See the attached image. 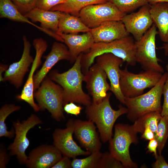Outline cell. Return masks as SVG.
I'll return each instance as SVG.
<instances>
[{
    "label": "cell",
    "mask_w": 168,
    "mask_h": 168,
    "mask_svg": "<svg viewBox=\"0 0 168 168\" xmlns=\"http://www.w3.org/2000/svg\"><path fill=\"white\" fill-rule=\"evenodd\" d=\"M82 54L78 56L74 65L68 71L60 73L54 70L49 73V77L63 89V105L73 102L86 106L92 102L90 96L82 88L84 74L82 71L81 61Z\"/></svg>",
    "instance_id": "obj_1"
},
{
    "label": "cell",
    "mask_w": 168,
    "mask_h": 168,
    "mask_svg": "<svg viewBox=\"0 0 168 168\" xmlns=\"http://www.w3.org/2000/svg\"><path fill=\"white\" fill-rule=\"evenodd\" d=\"M107 53L120 58L128 65L134 66L137 63L135 41L129 35L110 42L95 43L86 54H82L81 63L83 73L89 69L97 57Z\"/></svg>",
    "instance_id": "obj_2"
},
{
    "label": "cell",
    "mask_w": 168,
    "mask_h": 168,
    "mask_svg": "<svg viewBox=\"0 0 168 168\" xmlns=\"http://www.w3.org/2000/svg\"><path fill=\"white\" fill-rule=\"evenodd\" d=\"M111 95V92L107 93L106 96L99 104L92 102L86 106L85 111L87 118L96 125L103 143L109 141L112 138L113 127L118 118L128 113L127 108L121 105L117 110L112 108L110 101Z\"/></svg>",
    "instance_id": "obj_3"
},
{
    "label": "cell",
    "mask_w": 168,
    "mask_h": 168,
    "mask_svg": "<svg viewBox=\"0 0 168 168\" xmlns=\"http://www.w3.org/2000/svg\"><path fill=\"white\" fill-rule=\"evenodd\" d=\"M167 73H163L159 82L147 92L133 97L125 98L127 118L134 121L141 116L152 112H161V99Z\"/></svg>",
    "instance_id": "obj_4"
},
{
    "label": "cell",
    "mask_w": 168,
    "mask_h": 168,
    "mask_svg": "<svg viewBox=\"0 0 168 168\" xmlns=\"http://www.w3.org/2000/svg\"><path fill=\"white\" fill-rule=\"evenodd\" d=\"M34 97L41 110L46 109L56 121L65 119L63 90L61 87L46 76L34 92Z\"/></svg>",
    "instance_id": "obj_5"
},
{
    "label": "cell",
    "mask_w": 168,
    "mask_h": 168,
    "mask_svg": "<svg viewBox=\"0 0 168 168\" xmlns=\"http://www.w3.org/2000/svg\"><path fill=\"white\" fill-rule=\"evenodd\" d=\"M137 133L132 125L118 123L114 126V136L109 141L110 152L122 164L124 168H136L137 165L131 159L129 147L138 143Z\"/></svg>",
    "instance_id": "obj_6"
},
{
    "label": "cell",
    "mask_w": 168,
    "mask_h": 168,
    "mask_svg": "<svg viewBox=\"0 0 168 168\" xmlns=\"http://www.w3.org/2000/svg\"><path fill=\"white\" fill-rule=\"evenodd\" d=\"M145 70L135 73L129 71L127 67L120 69V86L125 97H133L143 94L146 89L154 86L163 74L155 71Z\"/></svg>",
    "instance_id": "obj_7"
},
{
    "label": "cell",
    "mask_w": 168,
    "mask_h": 168,
    "mask_svg": "<svg viewBox=\"0 0 168 168\" xmlns=\"http://www.w3.org/2000/svg\"><path fill=\"white\" fill-rule=\"evenodd\" d=\"M153 24L139 40L135 41V58L145 70H152L163 73L164 70L159 63L156 50V38L158 34Z\"/></svg>",
    "instance_id": "obj_8"
},
{
    "label": "cell",
    "mask_w": 168,
    "mask_h": 168,
    "mask_svg": "<svg viewBox=\"0 0 168 168\" xmlns=\"http://www.w3.org/2000/svg\"><path fill=\"white\" fill-rule=\"evenodd\" d=\"M126 14L108 1L86 6L81 11L78 17L86 26L91 29L106 21H121Z\"/></svg>",
    "instance_id": "obj_9"
},
{
    "label": "cell",
    "mask_w": 168,
    "mask_h": 168,
    "mask_svg": "<svg viewBox=\"0 0 168 168\" xmlns=\"http://www.w3.org/2000/svg\"><path fill=\"white\" fill-rule=\"evenodd\" d=\"M42 120L37 115L32 114L27 119L21 122L19 120L13 122L15 136L13 142L8 147L10 155L16 156L18 162L25 164L28 156L26 151L30 144L27 137L29 131L35 126L41 124Z\"/></svg>",
    "instance_id": "obj_10"
},
{
    "label": "cell",
    "mask_w": 168,
    "mask_h": 168,
    "mask_svg": "<svg viewBox=\"0 0 168 168\" xmlns=\"http://www.w3.org/2000/svg\"><path fill=\"white\" fill-rule=\"evenodd\" d=\"M74 119H69L65 128H56L53 134V145L63 156L73 159L79 156H87L91 153L82 149L74 141Z\"/></svg>",
    "instance_id": "obj_11"
},
{
    "label": "cell",
    "mask_w": 168,
    "mask_h": 168,
    "mask_svg": "<svg viewBox=\"0 0 168 168\" xmlns=\"http://www.w3.org/2000/svg\"><path fill=\"white\" fill-rule=\"evenodd\" d=\"M33 45L35 50V56L21 92L16 96V98L19 100L26 102L35 111L38 112L41 109L38 105L35 103L34 99V74L41 63V58L47 49L48 44L45 40L40 38L35 39L33 41Z\"/></svg>",
    "instance_id": "obj_12"
},
{
    "label": "cell",
    "mask_w": 168,
    "mask_h": 168,
    "mask_svg": "<svg viewBox=\"0 0 168 168\" xmlns=\"http://www.w3.org/2000/svg\"><path fill=\"white\" fill-rule=\"evenodd\" d=\"M97 63L105 72L110 83V91L116 98L124 105L125 97L120 90V67L124 62L120 58L110 53H105L96 58Z\"/></svg>",
    "instance_id": "obj_13"
},
{
    "label": "cell",
    "mask_w": 168,
    "mask_h": 168,
    "mask_svg": "<svg viewBox=\"0 0 168 168\" xmlns=\"http://www.w3.org/2000/svg\"><path fill=\"white\" fill-rule=\"evenodd\" d=\"M106 74L96 63L92 65L84 74L83 81L86 88L92 97L93 102L99 104L110 91V86L108 82Z\"/></svg>",
    "instance_id": "obj_14"
},
{
    "label": "cell",
    "mask_w": 168,
    "mask_h": 168,
    "mask_svg": "<svg viewBox=\"0 0 168 168\" xmlns=\"http://www.w3.org/2000/svg\"><path fill=\"white\" fill-rule=\"evenodd\" d=\"M150 8V5L148 3L137 12L126 14L121 20L127 31L136 41L140 40L153 24Z\"/></svg>",
    "instance_id": "obj_15"
},
{
    "label": "cell",
    "mask_w": 168,
    "mask_h": 168,
    "mask_svg": "<svg viewBox=\"0 0 168 168\" xmlns=\"http://www.w3.org/2000/svg\"><path fill=\"white\" fill-rule=\"evenodd\" d=\"M24 48L20 60L11 64L5 72L3 81H8L16 88H20L22 85L26 74L34 59L30 54L31 44L25 36H23Z\"/></svg>",
    "instance_id": "obj_16"
},
{
    "label": "cell",
    "mask_w": 168,
    "mask_h": 168,
    "mask_svg": "<svg viewBox=\"0 0 168 168\" xmlns=\"http://www.w3.org/2000/svg\"><path fill=\"white\" fill-rule=\"evenodd\" d=\"M74 134L81 146L91 153L100 151L101 143L96 127L92 121L74 120Z\"/></svg>",
    "instance_id": "obj_17"
},
{
    "label": "cell",
    "mask_w": 168,
    "mask_h": 168,
    "mask_svg": "<svg viewBox=\"0 0 168 168\" xmlns=\"http://www.w3.org/2000/svg\"><path fill=\"white\" fill-rule=\"evenodd\" d=\"M63 156L54 145L43 144L31 151L25 165L29 168H51Z\"/></svg>",
    "instance_id": "obj_18"
},
{
    "label": "cell",
    "mask_w": 168,
    "mask_h": 168,
    "mask_svg": "<svg viewBox=\"0 0 168 168\" xmlns=\"http://www.w3.org/2000/svg\"><path fill=\"white\" fill-rule=\"evenodd\" d=\"M45 57V60L42 67L34 76L35 91L39 88L47 74L55 64L61 60L70 61L71 60L70 54L67 46L57 42L53 44L50 52Z\"/></svg>",
    "instance_id": "obj_19"
},
{
    "label": "cell",
    "mask_w": 168,
    "mask_h": 168,
    "mask_svg": "<svg viewBox=\"0 0 168 168\" xmlns=\"http://www.w3.org/2000/svg\"><path fill=\"white\" fill-rule=\"evenodd\" d=\"M95 43H108L129 35L121 21L105 22L99 26L91 29Z\"/></svg>",
    "instance_id": "obj_20"
},
{
    "label": "cell",
    "mask_w": 168,
    "mask_h": 168,
    "mask_svg": "<svg viewBox=\"0 0 168 168\" xmlns=\"http://www.w3.org/2000/svg\"><path fill=\"white\" fill-rule=\"evenodd\" d=\"M68 47L71 55V63L75 62L78 56L82 52L88 51L95 41L91 32L79 35L59 33Z\"/></svg>",
    "instance_id": "obj_21"
},
{
    "label": "cell",
    "mask_w": 168,
    "mask_h": 168,
    "mask_svg": "<svg viewBox=\"0 0 168 168\" xmlns=\"http://www.w3.org/2000/svg\"><path fill=\"white\" fill-rule=\"evenodd\" d=\"M0 17L12 21L26 23L32 25L57 40H59L60 36L51 30L45 29L34 24L22 14L12 0H0Z\"/></svg>",
    "instance_id": "obj_22"
},
{
    "label": "cell",
    "mask_w": 168,
    "mask_h": 168,
    "mask_svg": "<svg viewBox=\"0 0 168 168\" xmlns=\"http://www.w3.org/2000/svg\"><path fill=\"white\" fill-rule=\"evenodd\" d=\"M61 13L58 11L46 10L35 7L24 15L32 22H40L42 28L57 34Z\"/></svg>",
    "instance_id": "obj_23"
},
{
    "label": "cell",
    "mask_w": 168,
    "mask_h": 168,
    "mask_svg": "<svg viewBox=\"0 0 168 168\" xmlns=\"http://www.w3.org/2000/svg\"><path fill=\"white\" fill-rule=\"evenodd\" d=\"M150 13L153 24L158 29L160 39L168 43V3L150 5Z\"/></svg>",
    "instance_id": "obj_24"
},
{
    "label": "cell",
    "mask_w": 168,
    "mask_h": 168,
    "mask_svg": "<svg viewBox=\"0 0 168 168\" xmlns=\"http://www.w3.org/2000/svg\"><path fill=\"white\" fill-rule=\"evenodd\" d=\"M90 30L78 17L62 12L57 34L59 33L77 34L79 32H90Z\"/></svg>",
    "instance_id": "obj_25"
},
{
    "label": "cell",
    "mask_w": 168,
    "mask_h": 168,
    "mask_svg": "<svg viewBox=\"0 0 168 168\" xmlns=\"http://www.w3.org/2000/svg\"><path fill=\"white\" fill-rule=\"evenodd\" d=\"M109 0H67L58 4L50 10L58 11L78 17L81 11L86 6L105 2Z\"/></svg>",
    "instance_id": "obj_26"
},
{
    "label": "cell",
    "mask_w": 168,
    "mask_h": 168,
    "mask_svg": "<svg viewBox=\"0 0 168 168\" xmlns=\"http://www.w3.org/2000/svg\"><path fill=\"white\" fill-rule=\"evenodd\" d=\"M161 117V112L156 111L146 114L134 121L133 127L137 132L142 133L146 128H150L154 133Z\"/></svg>",
    "instance_id": "obj_27"
},
{
    "label": "cell",
    "mask_w": 168,
    "mask_h": 168,
    "mask_svg": "<svg viewBox=\"0 0 168 168\" xmlns=\"http://www.w3.org/2000/svg\"><path fill=\"white\" fill-rule=\"evenodd\" d=\"M21 107L13 104H6L3 105L0 110V137H5L11 139L15 135L14 129L12 128L7 130L5 120L7 117L13 112L20 109Z\"/></svg>",
    "instance_id": "obj_28"
},
{
    "label": "cell",
    "mask_w": 168,
    "mask_h": 168,
    "mask_svg": "<svg viewBox=\"0 0 168 168\" xmlns=\"http://www.w3.org/2000/svg\"><path fill=\"white\" fill-rule=\"evenodd\" d=\"M102 153L100 151L91 153L85 158H73L72 161V168H97Z\"/></svg>",
    "instance_id": "obj_29"
},
{
    "label": "cell",
    "mask_w": 168,
    "mask_h": 168,
    "mask_svg": "<svg viewBox=\"0 0 168 168\" xmlns=\"http://www.w3.org/2000/svg\"><path fill=\"white\" fill-rule=\"evenodd\" d=\"M168 138V120L161 117L155 133V138L158 143L157 150L159 154H161Z\"/></svg>",
    "instance_id": "obj_30"
},
{
    "label": "cell",
    "mask_w": 168,
    "mask_h": 168,
    "mask_svg": "<svg viewBox=\"0 0 168 168\" xmlns=\"http://www.w3.org/2000/svg\"><path fill=\"white\" fill-rule=\"evenodd\" d=\"M109 1L121 12L126 14L148 4L147 0H109Z\"/></svg>",
    "instance_id": "obj_31"
},
{
    "label": "cell",
    "mask_w": 168,
    "mask_h": 168,
    "mask_svg": "<svg viewBox=\"0 0 168 168\" xmlns=\"http://www.w3.org/2000/svg\"><path fill=\"white\" fill-rule=\"evenodd\" d=\"M121 163L110 152L102 153L97 168H124Z\"/></svg>",
    "instance_id": "obj_32"
},
{
    "label": "cell",
    "mask_w": 168,
    "mask_h": 168,
    "mask_svg": "<svg viewBox=\"0 0 168 168\" xmlns=\"http://www.w3.org/2000/svg\"><path fill=\"white\" fill-rule=\"evenodd\" d=\"M19 11L23 14L36 7L37 0H12Z\"/></svg>",
    "instance_id": "obj_33"
},
{
    "label": "cell",
    "mask_w": 168,
    "mask_h": 168,
    "mask_svg": "<svg viewBox=\"0 0 168 168\" xmlns=\"http://www.w3.org/2000/svg\"><path fill=\"white\" fill-rule=\"evenodd\" d=\"M166 68L167 77L163 88L162 94L164 101L161 114V117L168 120V64L166 65Z\"/></svg>",
    "instance_id": "obj_34"
},
{
    "label": "cell",
    "mask_w": 168,
    "mask_h": 168,
    "mask_svg": "<svg viewBox=\"0 0 168 168\" xmlns=\"http://www.w3.org/2000/svg\"><path fill=\"white\" fill-rule=\"evenodd\" d=\"M67 0H37L36 7L50 10L54 6L65 2Z\"/></svg>",
    "instance_id": "obj_35"
},
{
    "label": "cell",
    "mask_w": 168,
    "mask_h": 168,
    "mask_svg": "<svg viewBox=\"0 0 168 168\" xmlns=\"http://www.w3.org/2000/svg\"><path fill=\"white\" fill-rule=\"evenodd\" d=\"M63 110L67 114L77 116L81 113L82 107L78 105L74 102H70L63 105Z\"/></svg>",
    "instance_id": "obj_36"
},
{
    "label": "cell",
    "mask_w": 168,
    "mask_h": 168,
    "mask_svg": "<svg viewBox=\"0 0 168 168\" xmlns=\"http://www.w3.org/2000/svg\"><path fill=\"white\" fill-rule=\"evenodd\" d=\"M9 160V155L6 149L3 144H1L0 147V168H6Z\"/></svg>",
    "instance_id": "obj_37"
},
{
    "label": "cell",
    "mask_w": 168,
    "mask_h": 168,
    "mask_svg": "<svg viewBox=\"0 0 168 168\" xmlns=\"http://www.w3.org/2000/svg\"><path fill=\"white\" fill-rule=\"evenodd\" d=\"M70 158L63 156L51 168H72V161Z\"/></svg>",
    "instance_id": "obj_38"
},
{
    "label": "cell",
    "mask_w": 168,
    "mask_h": 168,
    "mask_svg": "<svg viewBox=\"0 0 168 168\" xmlns=\"http://www.w3.org/2000/svg\"><path fill=\"white\" fill-rule=\"evenodd\" d=\"M152 167L154 168H168V163L161 154H159L156 158V161L152 164Z\"/></svg>",
    "instance_id": "obj_39"
},
{
    "label": "cell",
    "mask_w": 168,
    "mask_h": 168,
    "mask_svg": "<svg viewBox=\"0 0 168 168\" xmlns=\"http://www.w3.org/2000/svg\"><path fill=\"white\" fill-rule=\"evenodd\" d=\"M158 146L157 141L155 138H154L150 140L147 147L148 152L153 153L156 159L158 155L157 152Z\"/></svg>",
    "instance_id": "obj_40"
},
{
    "label": "cell",
    "mask_w": 168,
    "mask_h": 168,
    "mask_svg": "<svg viewBox=\"0 0 168 168\" xmlns=\"http://www.w3.org/2000/svg\"><path fill=\"white\" fill-rule=\"evenodd\" d=\"M155 133L150 128H147L142 133L141 138L150 141L155 138Z\"/></svg>",
    "instance_id": "obj_41"
},
{
    "label": "cell",
    "mask_w": 168,
    "mask_h": 168,
    "mask_svg": "<svg viewBox=\"0 0 168 168\" xmlns=\"http://www.w3.org/2000/svg\"><path fill=\"white\" fill-rule=\"evenodd\" d=\"M0 82H3V78L2 75V73L5 72L8 68L7 65L5 64H1L0 66Z\"/></svg>",
    "instance_id": "obj_42"
},
{
    "label": "cell",
    "mask_w": 168,
    "mask_h": 168,
    "mask_svg": "<svg viewBox=\"0 0 168 168\" xmlns=\"http://www.w3.org/2000/svg\"><path fill=\"white\" fill-rule=\"evenodd\" d=\"M148 3L152 5L154 3L159 2H167L168 0H147Z\"/></svg>",
    "instance_id": "obj_43"
},
{
    "label": "cell",
    "mask_w": 168,
    "mask_h": 168,
    "mask_svg": "<svg viewBox=\"0 0 168 168\" xmlns=\"http://www.w3.org/2000/svg\"><path fill=\"white\" fill-rule=\"evenodd\" d=\"M160 48L164 49L166 55L168 54V43L164 44Z\"/></svg>",
    "instance_id": "obj_44"
}]
</instances>
